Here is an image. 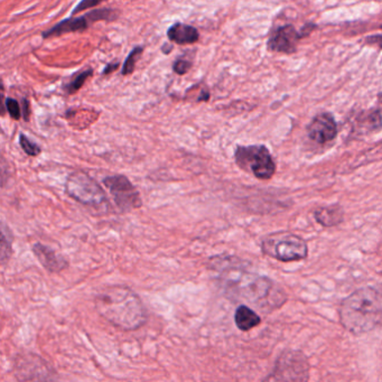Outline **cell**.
<instances>
[{"instance_id": "obj_1", "label": "cell", "mask_w": 382, "mask_h": 382, "mask_svg": "<svg viewBox=\"0 0 382 382\" xmlns=\"http://www.w3.org/2000/svg\"><path fill=\"white\" fill-rule=\"evenodd\" d=\"M210 267L216 273L218 285L231 300H246L268 311L279 309L286 302V294L281 287L267 277L247 271L233 257H216Z\"/></svg>"}, {"instance_id": "obj_2", "label": "cell", "mask_w": 382, "mask_h": 382, "mask_svg": "<svg viewBox=\"0 0 382 382\" xmlns=\"http://www.w3.org/2000/svg\"><path fill=\"white\" fill-rule=\"evenodd\" d=\"M94 305L100 316L119 330H138L147 322V309L142 298L123 285L100 290L94 298Z\"/></svg>"}, {"instance_id": "obj_3", "label": "cell", "mask_w": 382, "mask_h": 382, "mask_svg": "<svg viewBox=\"0 0 382 382\" xmlns=\"http://www.w3.org/2000/svg\"><path fill=\"white\" fill-rule=\"evenodd\" d=\"M344 328L355 335L382 325V292L371 287L361 288L345 298L340 309Z\"/></svg>"}, {"instance_id": "obj_4", "label": "cell", "mask_w": 382, "mask_h": 382, "mask_svg": "<svg viewBox=\"0 0 382 382\" xmlns=\"http://www.w3.org/2000/svg\"><path fill=\"white\" fill-rule=\"evenodd\" d=\"M66 192L68 197L89 208L101 211L110 208L109 199L101 185L85 172H73L68 175Z\"/></svg>"}, {"instance_id": "obj_5", "label": "cell", "mask_w": 382, "mask_h": 382, "mask_svg": "<svg viewBox=\"0 0 382 382\" xmlns=\"http://www.w3.org/2000/svg\"><path fill=\"white\" fill-rule=\"evenodd\" d=\"M261 249L266 256L283 262L298 261L305 259L309 254L303 238L286 231L271 233L264 238Z\"/></svg>"}, {"instance_id": "obj_6", "label": "cell", "mask_w": 382, "mask_h": 382, "mask_svg": "<svg viewBox=\"0 0 382 382\" xmlns=\"http://www.w3.org/2000/svg\"><path fill=\"white\" fill-rule=\"evenodd\" d=\"M235 159L241 170L259 180H269L276 172V164L271 152L264 145L238 146Z\"/></svg>"}, {"instance_id": "obj_7", "label": "cell", "mask_w": 382, "mask_h": 382, "mask_svg": "<svg viewBox=\"0 0 382 382\" xmlns=\"http://www.w3.org/2000/svg\"><path fill=\"white\" fill-rule=\"evenodd\" d=\"M102 182L121 212H130L142 208V199L140 191L125 175L106 176Z\"/></svg>"}, {"instance_id": "obj_8", "label": "cell", "mask_w": 382, "mask_h": 382, "mask_svg": "<svg viewBox=\"0 0 382 382\" xmlns=\"http://www.w3.org/2000/svg\"><path fill=\"white\" fill-rule=\"evenodd\" d=\"M290 370L294 374V380H307L309 378V366L303 355L300 353H290L281 357L277 363L276 370L273 376L268 379L271 380H290Z\"/></svg>"}, {"instance_id": "obj_9", "label": "cell", "mask_w": 382, "mask_h": 382, "mask_svg": "<svg viewBox=\"0 0 382 382\" xmlns=\"http://www.w3.org/2000/svg\"><path fill=\"white\" fill-rule=\"evenodd\" d=\"M302 39V34L298 33L292 25H286L277 28L268 41V47L273 52L292 54L295 52L296 45Z\"/></svg>"}, {"instance_id": "obj_10", "label": "cell", "mask_w": 382, "mask_h": 382, "mask_svg": "<svg viewBox=\"0 0 382 382\" xmlns=\"http://www.w3.org/2000/svg\"><path fill=\"white\" fill-rule=\"evenodd\" d=\"M32 252L44 269H47L49 273H60L70 266V262L66 257L58 254L52 248L45 246L43 243L37 242L33 245Z\"/></svg>"}, {"instance_id": "obj_11", "label": "cell", "mask_w": 382, "mask_h": 382, "mask_svg": "<svg viewBox=\"0 0 382 382\" xmlns=\"http://www.w3.org/2000/svg\"><path fill=\"white\" fill-rule=\"evenodd\" d=\"M338 134L336 123L331 113H321L312 121L309 126V136L319 144H326L333 140Z\"/></svg>"}, {"instance_id": "obj_12", "label": "cell", "mask_w": 382, "mask_h": 382, "mask_svg": "<svg viewBox=\"0 0 382 382\" xmlns=\"http://www.w3.org/2000/svg\"><path fill=\"white\" fill-rule=\"evenodd\" d=\"M91 23H94L91 13L85 16L77 17V18H66L63 22L58 23L47 32H44L43 37L49 39V37H58L63 34L81 32V30H87Z\"/></svg>"}, {"instance_id": "obj_13", "label": "cell", "mask_w": 382, "mask_h": 382, "mask_svg": "<svg viewBox=\"0 0 382 382\" xmlns=\"http://www.w3.org/2000/svg\"><path fill=\"white\" fill-rule=\"evenodd\" d=\"M167 37L173 43L189 45L199 41V30L191 25L176 23L167 30Z\"/></svg>"}, {"instance_id": "obj_14", "label": "cell", "mask_w": 382, "mask_h": 382, "mask_svg": "<svg viewBox=\"0 0 382 382\" xmlns=\"http://www.w3.org/2000/svg\"><path fill=\"white\" fill-rule=\"evenodd\" d=\"M235 322L239 330L247 332L258 326L261 323V319L248 306L240 305L235 311Z\"/></svg>"}, {"instance_id": "obj_15", "label": "cell", "mask_w": 382, "mask_h": 382, "mask_svg": "<svg viewBox=\"0 0 382 382\" xmlns=\"http://www.w3.org/2000/svg\"><path fill=\"white\" fill-rule=\"evenodd\" d=\"M315 218L323 227H335L343 221V211L339 207L321 208L314 212Z\"/></svg>"}, {"instance_id": "obj_16", "label": "cell", "mask_w": 382, "mask_h": 382, "mask_svg": "<svg viewBox=\"0 0 382 382\" xmlns=\"http://www.w3.org/2000/svg\"><path fill=\"white\" fill-rule=\"evenodd\" d=\"M11 243H13V235H11V229H7L4 223L3 235H1V264L3 266H5L7 260L11 258Z\"/></svg>"}, {"instance_id": "obj_17", "label": "cell", "mask_w": 382, "mask_h": 382, "mask_svg": "<svg viewBox=\"0 0 382 382\" xmlns=\"http://www.w3.org/2000/svg\"><path fill=\"white\" fill-rule=\"evenodd\" d=\"M91 75H92V70H85V71L79 72V73L71 80V82L66 85V92L70 93V94L77 92L80 87H83L87 78H90Z\"/></svg>"}, {"instance_id": "obj_18", "label": "cell", "mask_w": 382, "mask_h": 382, "mask_svg": "<svg viewBox=\"0 0 382 382\" xmlns=\"http://www.w3.org/2000/svg\"><path fill=\"white\" fill-rule=\"evenodd\" d=\"M142 51H144V49L142 47H135L131 51L130 54L128 55V58L125 61V64H123V75H129V74L133 73L135 66H136L137 61L140 60Z\"/></svg>"}, {"instance_id": "obj_19", "label": "cell", "mask_w": 382, "mask_h": 382, "mask_svg": "<svg viewBox=\"0 0 382 382\" xmlns=\"http://www.w3.org/2000/svg\"><path fill=\"white\" fill-rule=\"evenodd\" d=\"M20 145L22 149L24 150V153L30 156V157H36V156H39L42 153L41 147L35 142H32L24 134L20 135Z\"/></svg>"}, {"instance_id": "obj_20", "label": "cell", "mask_w": 382, "mask_h": 382, "mask_svg": "<svg viewBox=\"0 0 382 382\" xmlns=\"http://www.w3.org/2000/svg\"><path fill=\"white\" fill-rule=\"evenodd\" d=\"M6 108H7V111H8L9 115H11L13 119H15V121L20 119V116H22V113H20V106L15 99H7L6 100Z\"/></svg>"}, {"instance_id": "obj_21", "label": "cell", "mask_w": 382, "mask_h": 382, "mask_svg": "<svg viewBox=\"0 0 382 382\" xmlns=\"http://www.w3.org/2000/svg\"><path fill=\"white\" fill-rule=\"evenodd\" d=\"M104 0H81L79 4H78L77 7L73 9L72 11V15H77L81 11H87V9L92 8V7H96L99 4L104 3Z\"/></svg>"}, {"instance_id": "obj_22", "label": "cell", "mask_w": 382, "mask_h": 382, "mask_svg": "<svg viewBox=\"0 0 382 382\" xmlns=\"http://www.w3.org/2000/svg\"><path fill=\"white\" fill-rule=\"evenodd\" d=\"M190 68H191V63H190L189 61L178 60L175 62L173 70H174L176 73L183 75V74H185L186 72L189 71Z\"/></svg>"}, {"instance_id": "obj_23", "label": "cell", "mask_w": 382, "mask_h": 382, "mask_svg": "<svg viewBox=\"0 0 382 382\" xmlns=\"http://www.w3.org/2000/svg\"><path fill=\"white\" fill-rule=\"evenodd\" d=\"M366 43L374 44V45L382 47V35L369 36L366 39Z\"/></svg>"}, {"instance_id": "obj_24", "label": "cell", "mask_w": 382, "mask_h": 382, "mask_svg": "<svg viewBox=\"0 0 382 382\" xmlns=\"http://www.w3.org/2000/svg\"><path fill=\"white\" fill-rule=\"evenodd\" d=\"M118 66H119V63H113V64H108L106 66V68L104 70V74H109L111 73L113 70H116V68H118Z\"/></svg>"}]
</instances>
